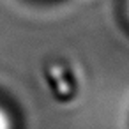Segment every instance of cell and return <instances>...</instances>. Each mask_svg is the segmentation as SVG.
Instances as JSON below:
<instances>
[{"label":"cell","mask_w":129,"mask_h":129,"mask_svg":"<svg viewBox=\"0 0 129 129\" xmlns=\"http://www.w3.org/2000/svg\"><path fill=\"white\" fill-rule=\"evenodd\" d=\"M0 129H13V124H11V117L9 113L0 106Z\"/></svg>","instance_id":"obj_1"},{"label":"cell","mask_w":129,"mask_h":129,"mask_svg":"<svg viewBox=\"0 0 129 129\" xmlns=\"http://www.w3.org/2000/svg\"><path fill=\"white\" fill-rule=\"evenodd\" d=\"M127 11H129V0H127Z\"/></svg>","instance_id":"obj_2"}]
</instances>
